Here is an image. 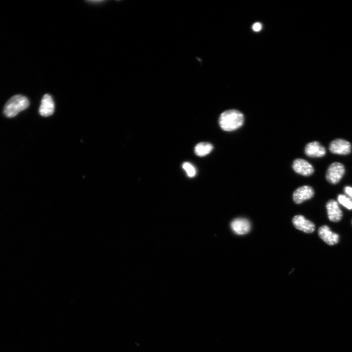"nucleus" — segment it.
<instances>
[{"label":"nucleus","instance_id":"20e7f679","mask_svg":"<svg viewBox=\"0 0 352 352\" xmlns=\"http://www.w3.org/2000/svg\"><path fill=\"white\" fill-rule=\"evenodd\" d=\"M351 143L343 139H336L332 140L330 144L329 150L333 154L346 155L351 151Z\"/></svg>","mask_w":352,"mask_h":352},{"label":"nucleus","instance_id":"f257e3e1","mask_svg":"<svg viewBox=\"0 0 352 352\" xmlns=\"http://www.w3.org/2000/svg\"><path fill=\"white\" fill-rule=\"evenodd\" d=\"M244 122L243 114L240 111L232 109L223 112L219 118V124L224 131L231 132L241 127Z\"/></svg>","mask_w":352,"mask_h":352},{"label":"nucleus","instance_id":"dca6fc26","mask_svg":"<svg viewBox=\"0 0 352 352\" xmlns=\"http://www.w3.org/2000/svg\"><path fill=\"white\" fill-rule=\"evenodd\" d=\"M345 193L352 199V187L346 186L344 187Z\"/></svg>","mask_w":352,"mask_h":352},{"label":"nucleus","instance_id":"a211bd4d","mask_svg":"<svg viewBox=\"0 0 352 352\" xmlns=\"http://www.w3.org/2000/svg\"><path fill=\"white\" fill-rule=\"evenodd\" d=\"M89 1L91 2H102V1H101V0H92V1Z\"/></svg>","mask_w":352,"mask_h":352},{"label":"nucleus","instance_id":"f8f14e48","mask_svg":"<svg viewBox=\"0 0 352 352\" xmlns=\"http://www.w3.org/2000/svg\"><path fill=\"white\" fill-rule=\"evenodd\" d=\"M54 111V103L53 100L49 94H45L41 101L39 108L40 114L44 117L52 115Z\"/></svg>","mask_w":352,"mask_h":352},{"label":"nucleus","instance_id":"9d476101","mask_svg":"<svg viewBox=\"0 0 352 352\" xmlns=\"http://www.w3.org/2000/svg\"><path fill=\"white\" fill-rule=\"evenodd\" d=\"M328 216L329 220L333 222L340 221L343 214L337 201L333 199L330 200L326 204Z\"/></svg>","mask_w":352,"mask_h":352},{"label":"nucleus","instance_id":"6e6552de","mask_svg":"<svg viewBox=\"0 0 352 352\" xmlns=\"http://www.w3.org/2000/svg\"><path fill=\"white\" fill-rule=\"evenodd\" d=\"M326 152L325 148L316 141L308 143L305 148V154L309 157H322L325 155Z\"/></svg>","mask_w":352,"mask_h":352},{"label":"nucleus","instance_id":"1a4fd4ad","mask_svg":"<svg viewBox=\"0 0 352 352\" xmlns=\"http://www.w3.org/2000/svg\"><path fill=\"white\" fill-rule=\"evenodd\" d=\"M318 235L326 243L330 245L336 244L339 240V235L332 232L327 225L322 226L319 228Z\"/></svg>","mask_w":352,"mask_h":352},{"label":"nucleus","instance_id":"f03ea898","mask_svg":"<svg viewBox=\"0 0 352 352\" xmlns=\"http://www.w3.org/2000/svg\"><path fill=\"white\" fill-rule=\"evenodd\" d=\"M28 99L22 95H15L11 97L6 103L3 113L8 117H13L20 111L26 109L29 106Z\"/></svg>","mask_w":352,"mask_h":352},{"label":"nucleus","instance_id":"4468645a","mask_svg":"<svg viewBox=\"0 0 352 352\" xmlns=\"http://www.w3.org/2000/svg\"><path fill=\"white\" fill-rule=\"evenodd\" d=\"M337 200L340 204L348 209H352V200L346 196L339 195L337 197Z\"/></svg>","mask_w":352,"mask_h":352},{"label":"nucleus","instance_id":"f3484780","mask_svg":"<svg viewBox=\"0 0 352 352\" xmlns=\"http://www.w3.org/2000/svg\"><path fill=\"white\" fill-rule=\"evenodd\" d=\"M252 28L255 31H259L262 29V24L260 22H255L253 24Z\"/></svg>","mask_w":352,"mask_h":352},{"label":"nucleus","instance_id":"423d86ee","mask_svg":"<svg viewBox=\"0 0 352 352\" xmlns=\"http://www.w3.org/2000/svg\"><path fill=\"white\" fill-rule=\"evenodd\" d=\"M292 168L296 173L304 176H309L314 172V168L311 164L302 158L294 160Z\"/></svg>","mask_w":352,"mask_h":352},{"label":"nucleus","instance_id":"ddd939ff","mask_svg":"<svg viewBox=\"0 0 352 352\" xmlns=\"http://www.w3.org/2000/svg\"><path fill=\"white\" fill-rule=\"evenodd\" d=\"M213 145L208 142H200L195 148V154L199 156H203L209 154L213 150Z\"/></svg>","mask_w":352,"mask_h":352},{"label":"nucleus","instance_id":"0eeeda50","mask_svg":"<svg viewBox=\"0 0 352 352\" xmlns=\"http://www.w3.org/2000/svg\"><path fill=\"white\" fill-rule=\"evenodd\" d=\"M294 226L298 229L307 233L313 232L315 225L310 220H307L302 215H296L292 219Z\"/></svg>","mask_w":352,"mask_h":352},{"label":"nucleus","instance_id":"9b49d317","mask_svg":"<svg viewBox=\"0 0 352 352\" xmlns=\"http://www.w3.org/2000/svg\"><path fill=\"white\" fill-rule=\"evenodd\" d=\"M231 228L236 234L244 235L250 231V223L246 219L238 218L231 222Z\"/></svg>","mask_w":352,"mask_h":352},{"label":"nucleus","instance_id":"39448f33","mask_svg":"<svg viewBox=\"0 0 352 352\" xmlns=\"http://www.w3.org/2000/svg\"><path fill=\"white\" fill-rule=\"evenodd\" d=\"M313 188L308 185H304L296 189L293 194L294 201L297 204L311 198L314 195Z\"/></svg>","mask_w":352,"mask_h":352},{"label":"nucleus","instance_id":"2eb2a0df","mask_svg":"<svg viewBox=\"0 0 352 352\" xmlns=\"http://www.w3.org/2000/svg\"><path fill=\"white\" fill-rule=\"evenodd\" d=\"M182 168L189 177H192L196 175V171L194 166L189 162H185L182 164Z\"/></svg>","mask_w":352,"mask_h":352},{"label":"nucleus","instance_id":"7ed1b4c3","mask_svg":"<svg viewBox=\"0 0 352 352\" xmlns=\"http://www.w3.org/2000/svg\"><path fill=\"white\" fill-rule=\"evenodd\" d=\"M345 171V167L342 163L333 162L327 169L326 175V179L331 184H336L343 177Z\"/></svg>","mask_w":352,"mask_h":352}]
</instances>
